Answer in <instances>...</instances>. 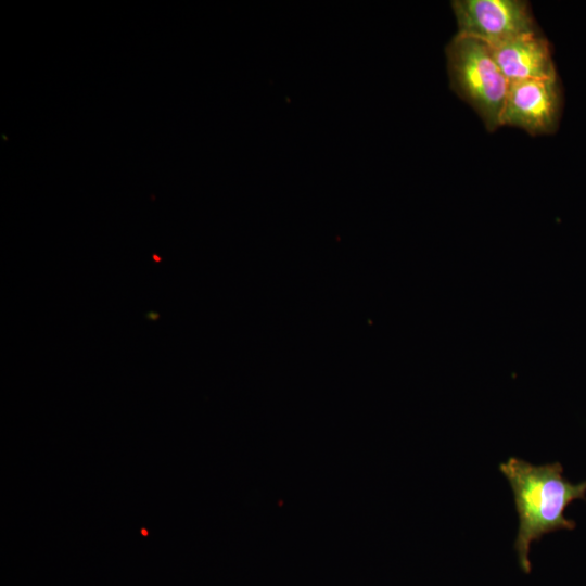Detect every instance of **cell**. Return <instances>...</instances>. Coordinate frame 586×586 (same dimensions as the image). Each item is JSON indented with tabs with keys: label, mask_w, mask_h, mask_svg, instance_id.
<instances>
[{
	"label": "cell",
	"mask_w": 586,
	"mask_h": 586,
	"mask_svg": "<svg viewBox=\"0 0 586 586\" xmlns=\"http://www.w3.org/2000/svg\"><path fill=\"white\" fill-rule=\"evenodd\" d=\"M513 493L519 517L513 548L523 572L530 573V548L533 542L559 530H574V521L564 517L566 507L576 499L586 500V481L573 484L566 480L560 462L534 466L510 457L499 464Z\"/></svg>",
	"instance_id": "6da1fadb"
},
{
	"label": "cell",
	"mask_w": 586,
	"mask_h": 586,
	"mask_svg": "<svg viewBox=\"0 0 586 586\" xmlns=\"http://www.w3.org/2000/svg\"><path fill=\"white\" fill-rule=\"evenodd\" d=\"M451 89L482 118L489 131L501 126L509 82L491 47L472 37L456 35L446 47Z\"/></svg>",
	"instance_id": "7a4b0ae2"
},
{
	"label": "cell",
	"mask_w": 586,
	"mask_h": 586,
	"mask_svg": "<svg viewBox=\"0 0 586 586\" xmlns=\"http://www.w3.org/2000/svg\"><path fill=\"white\" fill-rule=\"evenodd\" d=\"M456 35L494 46L539 31L528 2L522 0H454Z\"/></svg>",
	"instance_id": "3957f363"
},
{
	"label": "cell",
	"mask_w": 586,
	"mask_h": 586,
	"mask_svg": "<svg viewBox=\"0 0 586 586\" xmlns=\"http://www.w3.org/2000/svg\"><path fill=\"white\" fill-rule=\"evenodd\" d=\"M562 107L558 76L510 82L501 113V126L528 133L548 135L557 130Z\"/></svg>",
	"instance_id": "277c9868"
},
{
	"label": "cell",
	"mask_w": 586,
	"mask_h": 586,
	"mask_svg": "<svg viewBox=\"0 0 586 586\" xmlns=\"http://www.w3.org/2000/svg\"><path fill=\"white\" fill-rule=\"evenodd\" d=\"M489 47L509 84L557 76L550 44L539 31Z\"/></svg>",
	"instance_id": "5b68a950"
},
{
	"label": "cell",
	"mask_w": 586,
	"mask_h": 586,
	"mask_svg": "<svg viewBox=\"0 0 586 586\" xmlns=\"http://www.w3.org/2000/svg\"><path fill=\"white\" fill-rule=\"evenodd\" d=\"M154 260L161 262V258L157 255H153Z\"/></svg>",
	"instance_id": "8992f818"
}]
</instances>
